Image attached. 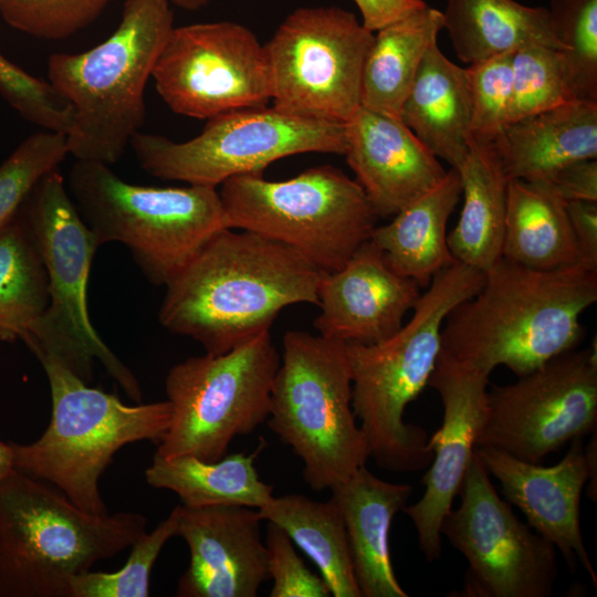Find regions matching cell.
Wrapping results in <instances>:
<instances>
[{
    "mask_svg": "<svg viewBox=\"0 0 597 597\" xmlns=\"http://www.w3.org/2000/svg\"><path fill=\"white\" fill-rule=\"evenodd\" d=\"M266 423L300 457L313 491L331 490L366 465L345 343L304 331L284 334Z\"/></svg>",
    "mask_w": 597,
    "mask_h": 597,
    "instance_id": "ba28073f",
    "label": "cell"
},
{
    "mask_svg": "<svg viewBox=\"0 0 597 597\" xmlns=\"http://www.w3.org/2000/svg\"><path fill=\"white\" fill-rule=\"evenodd\" d=\"M597 422L596 343L567 350L509 385L488 391L486 416L475 448L542 461Z\"/></svg>",
    "mask_w": 597,
    "mask_h": 597,
    "instance_id": "9a60e30c",
    "label": "cell"
},
{
    "mask_svg": "<svg viewBox=\"0 0 597 597\" xmlns=\"http://www.w3.org/2000/svg\"><path fill=\"white\" fill-rule=\"evenodd\" d=\"M137 512L94 514L13 469L0 480V597H71L72 579L147 532Z\"/></svg>",
    "mask_w": 597,
    "mask_h": 597,
    "instance_id": "5b68a950",
    "label": "cell"
},
{
    "mask_svg": "<svg viewBox=\"0 0 597 597\" xmlns=\"http://www.w3.org/2000/svg\"><path fill=\"white\" fill-rule=\"evenodd\" d=\"M179 506L178 532L189 564L178 597H255L269 576V555L256 509L240 505Z\"/></svg>",
    "mask_w": 597,
    "mask_h": 597,
    "instance_id": "d6986e66",
    "label": "cell"
},
{
    "mask_svg": "<svg viewBox=\"0 0 597 597\" xmlns=\"http://www.w3.org/2000/svg\"><path fill=\"white\" fill-rule=\"evenodd\" d=\"M20 212L45 266L49 292L45 311L21 339L29 349L52 354L87 384L98 360L124 392L140 402L138 379L104 343L90 320L87 283L100 245L59 169L35 186Z\"/></svg>",
    "mask_w": 597,
    "mask_h": 597,
    "instance_id": "9c48e42d",
    "label": "cell"
},
{
    "mask_svg": "<svg viewBox=\"0 0 597 597\" xmlns=\"http://www.w3.org/2000/svg\"><path fill=\"white\" fill-rule=\"evenodd\" d=\"M258 511L263 521L284 530L316 565L334 597H362L345 524L331 498L322 502L303 494L273 496Z\"/></svg>",
    "mask_w": 597,
    "mask_h": 597,
    "instance_id": "4dcf8cb0",
    "label": "cell"
},
{
    "mask_svg": "<svg viewBox=\"0 0 597 597\" xmlns=\"http://www.w3.org/2000/svg\"><path fill=\"white\" fill-rule=\"evenodd\" d=\"M151 77L167 106L191 118L271 102L264 48L249 28L233 21L174 27Z\"/></svg>",
    "mask_w": 597,
    "mask_h": 597,
    "instance_id": "2e32d148",
    "label": "cell"
},
{
    "mask_svg": "<svg viewBox=\"0 0 597 597\" xmlns=\"http://www.w3.org/2000/svg\"><path fill=\"white\" fill-rule=\"evenodd\" d=\"M0 95L19 115L42 129L66 134L72 107L49 82L33 76L0 52Z\"/></svg>",
    "mask_w": 597,
    "mask_h": 597,
    "instance_id": "f35d334b",
    "label": "cell"
},
{
    "mask_svg": "<svg viewBox=\"0 0 597 597\" xmlns=\"http://www.w3.org/2000/svg\"><path fill=\"white\" fill-rule=\"evenodd\" d=\"M323 274L283 243L228 228L165 285L159 322L223 354L270 331L283 308L317 305Z\"/></svg>",
    "mask_w": 597,
    "mask_h": 597,
    "instance_id": "6da1fadb",
    "label": "cell"
},
{
    "mask_svg": "<svg viewBox=\"0 0 597 597\" xmlns=\"http://www.w3.org/2000/svg\"><path fill=\"white\" fill-rule=\"evenodd\" d=\"M573 101L597 103V0H549Z\"/></svg>",
    "mask_w": 597,
    "mask_h": 597,
    "instance_id": "d6a6232c",
    "label": "cell"
},
{
    "mask_svg": "<svg viewBox=\"0 0 597 597\" xmlns=\"http://www.w3.org/2000/svg\"><path fill=\"white\" fill-rule=\"evenodd\" d=\"M66 187L98 245L127 247L147 280L166 285L217 233L230 228L214 187H149L109 165L76 160Z\"/></svg>",
    "mask_w": 597,
    "mask_h": 597,
    "instance_id": "52a82bcc",
    "label": "cell"
},
{
    "mask_svg": "<svg viewBox=\"0 0 597 597\" xmlns=\"http://www.w3.org/2000/svg\"><path fill=\"white\" fill-rule=\"evenodd\" d=\"M502 258L534 270L580 264L565 201L546 182L510 180Z\"/></svg>",
    "mask_w": 597,
    "mask_h": 597,
    "instance_id": "4316f807",
    "label": "cell"
},
{
    "mask_svg": "<svg viewBox=\"0 0 597 597\" xmlns=\"http://www.w3.org/2000/svg\"><path fill=\"white\" fill-rule=\"evenodd\" d=\"M513 52L468 65L471 137L494 140L509 124Z\"/></svg>",
    "mask_w": 597,
    "mask_h": 597,
    "instance_id": "74e56055",
    "label": "cell"
},
{
    "mask_svg": "<svg viewBox=\"0 0 597 597\" xmlns=\"http://www.w3.org/2000/svg\"><path fill=\"white\" fill-rule=\"evenodd\" d=\"M346 138L344 156L379 218L397 214L447 174L400 118L360 106L346 123Z\"/></svg>",
    "mask_w": 597,
    "mask_h": 597,
    "instance_id": "44dd1931",
    "label": "cell"
},
{
    "mask_svg": "<svg viewBox=\"0 0 597 597\" xmlns=\"http://www.w3.org/2000/svg\"><path fill=\"white\" fill-rule=\"evenodd\" d=\"M490 374L467 368L439 354L428 386L434 388L443 408L440 428L429 437L433 451L421 483L422 496L406 505L418 544L428 562L442 555L440 526L452 509L474 455L488 409Z\"/></svg>",
    "mask_w": 597,
    "mask_h": 597,
    "instance_id": "ac0fdd59",
    "label": "cell"
},
{
    "mask_svg": "<svg viewBox=\"0 0 597 597\" xmlns=\"http://www.w3.org/2000/svg\"><path fill=\"white\" fill-rule=\"evenodd\" d=\"M460 174L463 206L448 234L457 262L485 272L502 258L507 178L493 140L471 137Z\"/></svg>",
    "mask_w": 597,
    "mask_h": 597,
    "instance_id": "484cf974",
    "label": "cell"
},
{
    "mask_svg": "<svg viewBox=\"0 0 597 597\" xmlns=\"http://www.w3.org/2000/svg\"><path fill=\"white\" fill-rule=\"evenodd\" d=\"M362 14V24L369 31L398 21L428 4L425 0H354Z\"/></svg>",
    "mask_w": 597,
    "mask_h": 597,
    "instance_id": "7bdbcfd3",
    "label": "cell"
},
{
    "mask_svg": "<svg viewBox=\"0 0 597 597\" xmlns=\"http://www.w3.org/2000/svg\"><path fill=\"white\" fill-rule=\"evenodd\" d=\"M462 195L460 174L451 168L432 190L375 227L370 240L397 273L427 287L432 277L454 262L447 223Z\"/></svg>",
    "mask_w": 597,
    "mask_h": 597,
    "instance_id": "d4e9b609",
    "label": "cell"
},
{
    "mask_svg": "<svg viewBox=\"0 0 597 597\" xmlns=\"http://www.w3.org/2000/svg\"><path fill=\"white\" fill-rule=\"evenodd\" d=\"M14 469L10 442L0 440V480Z\"/></svg>",
    "mask_w": 597,
    "mask_h": 597,
    "instance_id": "ee69618b",
    "label": "cell"
},
{
    "mask_svg": "<svg viewBox=\"0 0 597 597\" xmlns=\"http://www.w3.org/2000/svg\"><path fill=\"white\" fill-rule=\"evenodd\" d=\"M442 29V11L427 6L376 31L363 71L362 106L400 118L416 73Z\"/></svg>",
    "mask_w": 597,
    "mask_h": 597,
    "instance_id": "f546056e",
    "label": "cell"
},
{
    "mask_svg": "<svg viewBox=\"0 0 597 597\" xmlns=\"http://www.w3.org/2000/svg\"><path fill=\"white\" fill-rule=\"evenodd\" d=\"M510 180L540 181L597 158V103L570 101L505 126L493 140Z\"/></svg>",
    "mask_w": 597,
    "mask_h": 597,
    "instance_id": "603a6c76",
    "label": "cell"
},
{
    "mask_svg": "<svg viewBox=\"0 0 597 597\" xmlns=\"http://www.w3.org/2000/svg\"><path fill=\"white\" fill-rule=\"evenodd\" d=\"M483 280V272L454 262L432 277L411 317L390 337L369 345L345 343L353 411L379 468L416 472L429 467V436L404 420L405 410L429 384L448 314L473 296Z\"/></svg>",
    "mask_w": 597,
    "mask_h": 597,
    "instance_id": "3957f363",
    "label": "cell"
},
{
    "mask_svg": "<svg viewBox=\"0 0 597 597\" xmlns=\"http://www.w3.org/2000/svg\"><path fill=\"white\" fill-rule=\"evenodd\" d=\"M442 15L458 57L468 65L534 43L564 52L544 7L515 0H447Z\"/></svg>",
    "mask_w": 597,
    "mask_h": 597,
    "instance_id": "83f0119b",
    "label": "cell"
},
{
    "mask_svg": "<svg viewBox=\"0 0 597 597\" xmlns=\"http://www.w3.org/2000/svg\"><path fill=\"white\" fill-rule=\"evenodd\" d=\"M540 181L546 182L565 202L597 201V160L582 159L569 163Z\"/></svg>",
    "mask_w": 597,
    "mask_h": 597,
    "instance_id": "60d3db41",
    "label": "cell"
},
{
    "mask_svg": "<svg viewBox=\"0 0 597 597\" xmlns=\"http://www.w3.org/2000/svg\"><path fill=\"white\" fill-rule=\"evenodd\" d=\"M401 122L438 158L459 169L470 150L467 69L434 43L427 51L400 112Z\"/></svg>",
    "mask_w": 597,
    "mask_h": 597,
    "instance_id": "cb8c5ba5",
    "label": "cell"
},
{
    "mask_svg": "<svg viewBox=\"0 0 597 597\" xmlns=\"http://www.w3.org/2000/svg\"><path fill=\"white\" fill-rule=\"evenodd\" d=\"M48 303L46 270L19 211L0 228V341L21 339Z\"/></svg>",
    "mask_w": 597,
    "mask_h": 597,
    "instance_id": "1f68e13d",
    "label": "cell"
},
{
    "mask_svg": "<svg viewBox=\"0 0 597 597\" xmlns=\"http://www.w3.org/2000/svg\"><path fill=\"white\" fill-rule=\"evenodd\" d=\"M260 450L262 444L254 452L226 454L214 461L155 453L145 480L155 489L176 493L187 507L240 505L259 510L274 496V488L260 479L255 468Z\"/></svg>",
    "mask_w": 597,
    "mask_h": 597,
    "instance_id": "f1b7e54d",
    "label": "cell"
},
{
    "mask_svg": "<svg viewBox=\"0 0 597 597\" xmlns=\"http://www.w3.org/2000/svg\"><path fill=\"white\" fill-rule=\"evenodd\" d=\"M149 175L217 188L227 179L261 174L273 161L304 153L344 156L346 124L296 117L274 107H250L207 119L186 142L138 132L130 140Z\"/></svg>",
    "mask_w": 597,
    "mask_h": 597,
    "instance_id": "7c38bea8",
    "label": "cell"
},
{
    "mask_svg": "<svg viewBox=\"0 0 597 597\" xmlns=\"http://www.w3.org/2000/svg\"><path fill=\"white\" fill-rule=\"evenodd\" d=\"M596 432L587 446L583 438L570 441L563 459L551 467L520 460L506 452L480 447L474 453L501 484L504 499L517 506L527 524L561 552L569 567L579 563L594 586L597 574L587 553L580 528V499L597 498Z\"/></svg>",
    "mask_w": 597,
    "mask_h": 597,
    "instance_id": "e0dca14e",
    "label": "cell"
},
{
    "mask_svg": "<svg viewBox=\"0 0 597 597\" xmlns=\"http://www.w3.org/2000/svg\"><path fill=\"white\" fill-rule=\"evenodd\" d=\"M331 492L345 524L362 597H408L392 567L389 535L412 486L381 480L363 465Z\"/></svg>",
    "mask_w": 597,
    "mask_h": 597,
    "instance_id": "7402d4cb",
    "label": "cell"
},
{
    "mask_svg": "<svg viewBox=\"0 0 597 597\" xmlns=\"http://www.w3.org/2000/svg\"><path fill=\"white\" fill-rule=\"evenodd\" d=\"M112 0H0L11 28L49 41L66 39L92 24Z\"/></svg>",
    "mask_w": 597,
    "mask_h": 597,
    "instance_id": "8d00e7d4",
    "label": "cell"
},
{
    "mask_svg": "<svg viewBox=\"0 0 597 597\" xmlns=\"http://www.w3.org/2000/svg\"><path fill=\"white\" fill-rule=\"evenodd\" d=\"M440 533L468 562L465 597H549L558 577L555 546L523 523L474 453Z\"/></svg>",
    "mask_w": 597,
    "mask_h": 597,
    "instance_id": "5bb4252c",
    "label": "cell"
},
{
    "mask_svg": "<svg viewBox=\"0 0 597 597\" xmlns=\"http://www.w3.org/2000/svg\"><path fill=\"white\" fill-rule=\"evenodd\" d=\"M46 375L51 419L33 442H10L13 465L63 492L78 507L107 513L100 479L124 446L158 444L171 421L168 400L129 406L88 386L52 354L30 349Z\"/></svg>",
    "mask_w": 597,
    "mask_h": 597,
    "instance_id": "8992f818",
    "label": "cell"
},
{
    "mask_svg": "<svg viewBox=\"0 0 597 597\" xmlns=\"http://www.w3.org/2000/svg\"><path fill=\"white\" fill-rule=\"evenodd\" d=\"M596 301L597 272L582 264L534 270L501 258L448 314L439 354L486 374L505 366L523 376L578 346L580 316Z\"/></svg>",
    "mask_w": 597,
    "mask_h": 597,
    "instance_id": "7a4b0ae2",
    "label": "cell"
},
{
    "mask_svg": "<svg viewBox=\"0 0 597 597\" xmlns=\"http://www.w3.org/2000/svg\"><path fill=\"white\" fill-rule=\"evenodd\" d=\"M170 4H175L186 10H198L206 7L210 0H166Z\"/></svg>",
    "mask_w": 597,
    "mask_h": 597,
    "instance_id": "f6af8a7d",
    "label": "cell"
},
{
    "mask_svg": "<svg viewBox=\"0 0 597 597\" xmlns=\"http://www.w3.org/2000/svg\"><path fill=\"white\" fill-rule=\"evenodd\" d=\"M281 356L271 332L223 354L189 357L165 378L171 421L156 454L214 461L235 437L266 422Z\"/></svg>",
    "mask_w": 597,
    "mask_h": 597,
    "instance_id": "8fae6325",
    "label": "cell"
},
{
    "mask_svg": "<svg viewBox=\"0 0 597 597\" xmlns=\"http://www.w3.org/2000/svg\"><path fill=\"white\" fill-rule=\"evenodd\" d=\"M419 289L394 271L369 239L339 270L323 274L314 328L346 344L379 343L402 326L421 294Z\"/></svg>",
    "mask_w": 597,
    "mask_h": 597,
    "instance_id": "ffe728a7",
    "label": "cell"
},
{
    "mask_svg": "<svg viewBox=\"0 0 597 597\" xmlns=\"http://www.w3.org/2000/svg\"><path fill=\"white\" fill-rule=\"evenodd\" d=\"M220 186L231 229L283 243L324 273L339 270L379 218L358 182L331 165L280 181L244 174Z\"/></svg>",
    "mask_w": 597,
    "mask_h": 597,
    "instance_id": "30bf717a",
    "label": "cell"
},
{
    "mask_svg": "<svg viewBox=\"0 0 597 597\" xmlns=\"http://www.w3.org/2000/svg\"><path fill=\"white\" fill-rule=\"evenodd\" d=\"M179 506L155 530L132 544L126 563L116 572L78 574L71 582V597H147L151 569L165 544L178 532Z\"/></svg>",
    "mask_w": 597,
    "mask_h": 597,
    "instance_id": "e575fe53",
    "label": "cell"
},
{
    "mask_svg": "<svg viewBox=\"0 0 597 597\" xmlns=\"http://www.w3.org/2000/svg\"><path fill=\"white\" fill-rule=\"evenodd\" d=\"M70 155L66 136L46 130L24 138L0 165V228L21 209L35 186Z\"/></svg>",
    "mask_w": 597,
    "mask_h": 597,
    "instance_id": "d590c367",
    "label": "cell"
},
{
    "mask_svg": "<svg viewBox=\"0 0 597 597\" xmlns=\"http://www.w3.org/2000/svg\"><path fill=\"white\" fill-rule=\"evenodd\" d=\"M565 206L580 264L597 272V201L576 200Z\"/></svg>",
    "mask_w": 597,
    "mask_h": 597,
    "instance_id": "b9f144b4",
    "label": "cell"
},
{
    "mask_svg": "<svg viewBox=\"0 0 597 597\" xmlns=\"http://www.w3.org/2000/svg\"><path fill=\"white\" fill-rule=\"evenodd\" d=\"M374 35L339 7L292 11L263 44L272 107L301 118L348 123L362 106Z\"/></svg>",
    "mask_w": 597,
    "mask_h": 597,
    "instance_id": "4fadbf2b",
    "label": "cell"
},
{
    "mask_svg": "<svg viewBox=\"0 0 597 597\" xmlns=\"http://www.w3.org/2000/svg\"><path fill=\"white\" fill-rule=\"evenodd\" d=\"M264 543L269 555V576L273 582L271 597L332 596L325 580L305 565L284 530L268 522Z\"/></svg>",
    "mask_w": 597,
    "mask_h": 597,
    "instance_id": "ab89813d",
    "label": "cell"
},
{
    "mask_svg": "<svg viewBox=\"0 0 597 597\" xmlns=\"http://www.w3.org/2000/svg\"><path fill=\"white\" fill-rule=\"evenodd\" d=\"M512 71L509 124L573 101L558 49L536 43L519 48L512 54Z\"/></svg>",
    "mask_w": 597,
    "mask_h": 597,
    "instance_id": "836d02e7",
    "label": "cell"
},
{
    "mask_svg": "<svg viewBox=\"0 0 597 597\" xmlns=\"http://www.w3.org/2000/svg\"><path fill=\"white\" fill-rule=\"evenodd\" d=\"M174 28L166 0H126L115 31L81 53L48 60L52 87L72 107L65 136L76 160L117 163L145 123V90Z\"/></svg>",
    "mask_w": 597,
    "mask_h": 597,
    "instance_id": "277c9868",
    "label": "cell"
}]
</instances>
